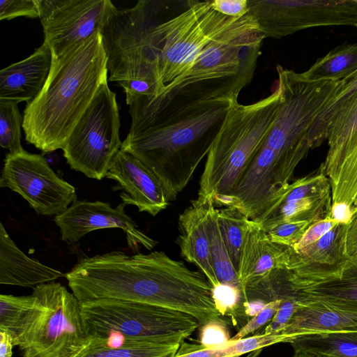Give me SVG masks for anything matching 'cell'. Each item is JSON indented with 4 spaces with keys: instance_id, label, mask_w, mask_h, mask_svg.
Returning a JSON list of instances; mask_svg holds the SVG:
<instances>
[{
    "instance_id": "6da1fadb",
    "label": "cell",
    "mask_w": 357,
    "mask_h": 357,
    "mask_svg": "<svg viewBox=\"0 0 357 357\" xmlns=\"http://www.w3.org/2000/svg\"><path fill=\"white\" fill-rule=\"evenodd\" d=\"M167 3L139 0L132 8H117L102 32L108 79L123 89L128 103L161 95L189 70L211 40L239 18L218 13L212 1L194 0L167 18Z\"/></svg>"
},
{
    "instance_id": "7a4b0ae2",
    "label": "cell",
    "mask_w": 357,
    "mask_h": 357,
    "mask_svg": "<svg viewBox=\"0 0 357 357\" xmlns=\"http://www.w3.org/2000/svg\"><path fill=\"white\" fill-rule=\"evenodd\" d=\"M238 94L233 81L219 79L140 96L129 105L131 126L121 149L141 160L174 201L208 153Z\"/></svg>"
},
{
    "instance_id": "3957f363",
    "label": "cell",
    "mask_w": 357,
    "mask_h": 357,
    "mask_svg": "<svg viewBox=\"0 0 357 357\" xmlns=\"http://www.w3.org/2000/svg\"><path fill=\"white\" fill-rule=\"evenodd\" d=\"M107 74L101 33L52 60L42 90L24 111L26 141L43 153L63 149Z\"/></svg>"
},
{
    "instance_id": "277c9868",
    "label": "cell",
    "mask_w": 357,
    "mask_h": 357,
    "mask_svg": "<svg viewBox=\"0 0 357 357\" xmlns=\"http://www.w3.org/2000/svg\"><path fill=\"white\" fill-rule=\"evenodd\" d=\"M279 102L276 88L257 102L234 105L206 155L197 203L227 206L238 180L270 130Z\"/></svg>"
},
{
    "instance_id": "5b68a950",
    "label": "cell",
    "mask_w": 357,
    "mask_h": 357,
    "mask_svg": "<svg viewBox=\"0 0 357 357\" xmlns=\"http://www.w3.org/2000/svg\"><path fill=\"white\" fill-rule=\"evenodd\" d=\"M89 345L116 348L181 344L200 327L193 316L158 305L116 299L81 303Z\"/></svg>"
},
{
    "instance_id": "8992f818",
    "label": "cell",
    "mask_w": 357,
    "mask_h": 357,
    "mask_svg": "<svg viewBox=\"0 0 357 357\" xmlns=\"http://www.w3.org/2000/svg\"><path fill=\"white\" fill-rule=\"evenodd\" d=\"M31 295L15 340L22 357H78L90 340L75 296L54 282L35 287Z\"/></svg>"
},
{
    "instance_id": "52a82bcc",
    "label": "cell",
    "mask_w": 357,
    "mask_h": 357,
    "mask_svg": "<svg viewBox=\"0 0 357 357\" xmlns=\"http://www.w3.org/2000/svg\"><path fill=\"white\" fill-rule=\"evenodd\" d=\"M280 102L262 145L287 159L301 160L311 149L308 134L341 80L309 82L277 66Z\"/></svg>"
},
{
    "instance_id": "ba28073f",
    "label": "cell",
    "mask_w": 357,
    "mask_h": 357,
    "mask_svg": "<svg viewBox=\"0 0 357 357\" xmlns=\"http://www.w3.org/2000/svg\"><path fill=\"white\" fill-rule=\"evenodd\" d=\"M120 118L116 94L107 78L99 86L63 149V155L75 171L100 180L106 177L121 149Z\"/></svg>"
},
{
    "instance_id": "9c48e42d",
    "label": "cell",
    "mask_w": 357,
    "mask_h": 357,
    "mask_svg": "<svg viewBox=\"0 0 357 357\" xmlns=\"http://www.w3.org/2000/svg\"><path fill=\"white\" fill-rule=\"evenodd\" d=\"M264 38L256 20L247 13L211 40L189 70L166 86L164 91L197 82L231 79L243 89L253 77Z\"/></svg>"
},
{
    "instance_id": "30bf717a",
    "label": "cell",
    "mask_w": 357,
    "mask_h": 357,
    "mask_svg": "<svg viewBox=\"0 0 357 357\" xmlns=\"http://www.w3.org/2000/svg\"><path fill=\"white\" fill-rule=\"evenodd\" d=\"M264 38H281L314 27L357 25V0H248Z\"/></svg>"
},
{
    "instance_id": "8fae6325",
    "label": "cell",
    "mask_w": 357,
    "mask_h": 357,
    "mask_svg": "<svg viewBox=\"0 0 357 357\" xmlns=\"http://www.w3.org/2000/svg\"><path fill=\"white\" fill-rule=\"evenodd\" d=\"M52 60L104 28L116 10L109 0H36Z\"/></svg>"
},
{
    "instance_id": "7c38bea8",
    "label": "cell",
    "mask_w": 357,
    "mask_h": 357,
    "mask_svg": "<svg viewBox=\"0 0 357 357\" xmlns=\"http://www.w3.org/2000/svg\"><path fill=\"white\" fill-rule=\"evenodd\" d=\"M0 186L20 195L43 215H56L77 200L75 188L59 177L43 155L26 151L6 155Z\"/></svg>"
},
{
    "instance_id": "4fadbf2b",
    "label": "cell",
    "mask_w": 357,
    "mask_h": 357,
    "mask_svg": "<svg viewBox=\"0 0 357 357\" xmlns=\"http://www.w3.org/2000/svg\"><path fill=\"white\" fill-rule=\"evenodd\" d=\"M125 206L121 203L112 208L108 202L76 200L56 215L54 222L64 241L77 242L96 229L120 228L125 232L128 245L133 251L141 246L148 250H152L158 242L139 228L125 213Z\"/></svg>"
},
{
    "instance_id": "5bb4252c",
    "label": "cell",
    "mask_w": 357,
    "mask_h": 357,
    "mask_svg": "<svg viewBox=\"0 0 357 357\" xmlns=\"http://www.w3.org/2000/svg\"><path fill=\"white\" fill-rule=\"evenodd\" d=\"M106 177L116 181V190L125 205L155 216L169 204L167 193L155 174L137 158L120 149Z\"/></svg>"
},
{
    "instance_id": "9a60e30c",
    "label": "cell",
    "mask_w": 357,
    "mask_h": 357,
    "mask_svg": "<svg viewBox=\"0 0 357 357\" xmlns=\"http://www.w3.org/2000/svg\"><path fill=\"white\" fill-rule=\"evenodd\" d=\"M357 332V308L335 302L303 299L289 323L279 333L287 338L307 334Z\"/></svg>"
},
{
    "instance_id": "2e32d148",
    "label": "cell",
    "mask_w": 357,
    "mask_h": 357,
    "mask_svg": "<svg viewBox=\"0 0 357 357\" xmlns=\"http://www.w3.org/2000/svg\"><path fill=\"white\" fill-rule=\"evenodd\" d=\"M51 66V51L43 42L27 58L0 71V99L32 101L42 90Z\"/></svg>"
},
{
    "instance_id": "e0dca14e",
    "label": "cell",
    "mask_w": 357,
    "mask_h": 357,
    "mask_svg": "<svg viewBox=\"0 0 357 357\" xmlns=\"http://www.w3.org/2000/svg\"><path fill=\"white\" fill-rule=\"evenodd\" d=\"M288 248L273 242L268 233L252 220L245 236L237 271L242 291L248 284L275 269H287Z\"/></svg>"
},
{
    "instance_id": "ac0fdd59",
    "label": "cell",
    "mask_w": 357,
    "mask_h": 357,
    "mask_svg": "<svg viewBox=\"0 0 357 357\" xmlns=\"http://www.w3.org/2000/svg\"><path fill=\"white\" fill-rule=\"evenodd\" d=\"M205 210L206 204H199L195 199L191 201L190 205L178 216L179 235L176 243L182 257L197 266L215 288L221 284L211 263L205 226Z\"/></svg>"
},
{
    "instance_id": "d6986e66",
    "label": "cell",
    "mask_w": 357,
    "mask_h": 357,
    "mask_svg": "<svg viewBox=\"0 0 357 357\" xmlns=\"http://www.w3.org/2000/svg\"><path fill=\"white\" fill-rule=\"evenodd\" d=\"M63 276V273L28 257L0 224L1 284L35 287Z\"/></svg>"
},
{
    "instance_id": "ffe728a7",
    "label": "cell",
    "mask_w": 357,
    "mask_h": 357,
    "mask_svg": "<svg viewBox=\"0 0 357 357\" xmlns=\"http://www.w3.org/2000/svg\"><path fill=\"white\" fill-rule=\"evenodd\" d=\"M331 205V193L291 201L275 197L254 221L266 232L289 221L307 220L314 223L328 216Z\"/></svg>"
},
{
    "instance_id": "44dd1931",
    "label": "cell",
    "mask_w": 357,
    "mask_h": 357,
    "mask_svg": "<svg viewBox=\"0 0 357 357\" xmlns=\"http://www.w3.org/2000/svg\"><path fill=\"white\" fill-rule=\"evenodd\" d=\"M294 290L298 301L321 300L357 308V257H349L337 275Z\"/></svg>"
},
{
    "instance_id": "7402d4cb",
    "label": "cell",
    "mask_w": 357,
    "mask_h": 357,
    "mask_svg": "<svg viewBox=\"0 0 357 357\" xmlns=\"http://www.w3.org/2000/svg\"><path fill=\"white\" fill-rule=\"evenodd\" d=\"M357 135V93L337 115L331 126L328 149L319 167L328 178L335 172L349 145Z\"/></svg>"
},
{
    "instance_id": "603a6c76",
    "label": "cell",
    "mask_w": 357,
    "mask_h": 357,
    "mask_svg": "<svg viewBox=\"0 0 357 357\" xmlns=\"http://www.w3.org/2000/svg\"><path fill=\"white\" fill-rule=\"evenodd\" d=\"M289 343L295 352L315 357H357V332L354 331L303 335Z\"/></svg>"
},
{
    "instance_id": "cb8c5ba5",
    "label": "cell",
    "mask_w": 357,
    "mask_h": 357,
    "mask_svg": "<svg viewBox=\"0 0 357 357\" xmlns=\"http://www.w3.org/2000/svg\"><path fill=\"white\" fill-rule=\"evenodd\" d=\"M218 209L213 202L206 204L205 226L214 272L220 284L229 285L242 292L237 272L229 257L222 236L218 219Z\"/></svg>"
},
{
    "instance_id": "d4e9b609",
    "label": "cell",
    "mask_w": 357,
    "mask_h": 357,
    "mask_svg": "<svg viewBox=\"0 0 357 357\" xmlns=\"http://www.w3.org/2000/svg\"><path fill=\"white\" fill-rule=\"evenodd\" d=\"M357 72V43L340 45L319 58L301 77L309 82L343 79Z\"/></svg>"
},
{
    "instance_id": "484cf974",
    "label": "cell",
    "mask_w": 357,
    "mask_h": 357,
    "mask_svg": "<svg viewBox=\"0 0 357 357\" xmlns=\"http://www.w3.org/2000/svg\"><path fill=\"white\" fill-rule=\"evenodd\" d=\"M356 93L357 72L341 79L333 96L313 123L308 134L311 149L320 146L327 139L329 128L335 117Z\"/></svg>"
},
{
    "instance_id": "4316f807",
    "label": "cell",
    "mask_w": 357,
    "mask_h": 357,
    "mask_svg": "<svg viewBox=\"0 0 357 357\" xmlns=\"http://www.w3.org/2000/svg\"><path fill=\"white\" fill-rule=\"evenodd\" d=\"M328 180L332 204L344 202L352 206L357 197V138L348 147Z\"/></svg>"
},
{
    "instance_id": "83f0119b",
    "label": "cell",
    "mask_w": 357,
    "mask_h": 357,
    "mask_svg": "<svg viewBox=\"0 0 357 357\" xmlns=\"http://www.w3.org/2000/svg\"><path fill=\"white\" fill-rule=\"evenodd\" d=\"M218 219L222 238L237 272L245 236L252 220L239 210L231 207L218 209Z\"/></svg>"
},
{
    "instance_id": "f1b7e54d",
    "label": "cell",
    "mask_w": 357,
    "mask_h": 357,
    "mask_svg": "<svg viewBox=\"0 0 357 357\" xmlns=\"http://www.w3.org/2000/svg\"><path fill=\"white\" fill-rule=\"evenodd\" d=\"M180 344H143L116 348L89 344L78 357H174Z\"/></svg>"
},
{
    "instance_id": "f546056e",
    "label": "cell",
    "mask_w": 357,
    "mask_h": 357,
    "mask_svg": "<svg viewBox=\"0 0 357 357\" xmlns=\"http://www.w3.org/2000/svg\"><path fill=\"white\" fill-rule=\"evenodd\" d=\"M15 101L0 99V145L9 153L24 151L21 144L23 117Z\"/></svg>"
},
{
    "instance_id": "4dcf8cb0",
    "label": "cell",
    "mask_w": 357,
    "mask_h": 357,
    "mask_svg": "<svg viewBox=\"0 0 357 357\" xmlns=\"http://www.w3.org/2000/svg\"><path fill=\"white\" fill-rule=\"evenodd\" d=\"M33 302L32 295H0V330L8 332L15 346L16 337L22 320Z\"/></svg>"
},
{
    "instance_id": "1f68e13d",
    "label": "cell",
    "mask_w": 357,
    "mask_h": 357,
    "mask_svg": "<svg viewBox=\"0 0 357 357\" xmlns=\"http://www.w3.org/2000/svg\"><path fill=\"white\" fill-rule=\"evenodd\" d=\"M216 307L222 317H229L236 324L245 314L242 292L233 287L220 284L213 288Z\"/></svg>"
},
{
    "instance_id": "d6a6232c",
    "label": "cell",
    "mask_w": 357,
    "mask_h": 357,
    "mask_svg": "<svg viewBox=\"0 0 357 357\" xmlns=\"http://www.w3.org/2000/svg\"><path fill=\"white\" fill-rule=\"evenodd\" d=\"M228 321L222 317L212 319L200 326L199 341L205 349L228 347L231 343Z\"/></svg>"
},
{
    "instance_id": "836d02e7",
    "label": "cell",
    "mask_w": 357,
    "mask_h": 357,
    "mask_svg": "<svg viewBox=\"0 0 357 357\" xmlns=\"http://www.w3.org/2000/svg\"><path fill=\"white\" fill-rule=\"evenodd\" d=\"M312 224L307 220L286 222L271 229L267 233L273 242L291 248L301 239Z\"/></svg>"
},
{
    "instance_id": "e575fe53",
    "label": "cell",
    "mask_w": 357,
    "mask_h": 357,
    "mask_svg": "<svg viewBox=\"0 0 357 357\" xmlns=\"http://www.w3.org/2000/svg\"><path fill=\"white\" fill-rule=\"evenodd\" d=\"M299 301L296 292L282 298V303L269 324L257 334L279 333L289 323L298 307Z\"/></svg>"
},
{
    "instance_id": "d590c367",
    "label": "cell",
    "mask_w": 357,
    "mask_h": 357,
    "mask_svg": "<svg viewBox=\"0 0 357 357\" xmlns=\"http://www.w3.org/2000/svg\"><path fill=\"white\" fill-rule=\"evenodd\" d=\"M279 342H287L286 336L280 333L256 334L234 341V347L236 357H239L244 354Z\"/></svg>"
},
{
    "instance_id": "8d00e7d4",
    "label": "cell",
    "mask_w": 357,
    "mask_h": 357,
    "mask_svg": "<svg viewBox=\"0 0 357 357\" xmlns=\"http://www.w3.org/2000/svg\"><path fill=\"white\" fill-rule=\"evenodd\" d=\"M18 17H39L36 0H1L0 20H11Z\"/></svg>"
},
{
    "instance_id": "74e56055",
    "label": "cell",
    "mask_w": 357,
    "mask_h": 357,
    "mask_svg": "<svg viewBox=\"0 0 357 357\" xmlns=\"http://www.w3.org/2000/svg\"><path fill=\"white\" fill-rule=\"evenodd\" d=\"M282 299H276L265 304L263 307L254 315L231 340L236 341L244 338L246 335L257 331L266 323L270 322L276 314Z\"/></svg>"
},
{
    "instance_id": "f35d334b",
    "label": "cell",
    "mask_w": 357,
    "mask_h": 357,
    "mask_svg": "<svg viewBox=\"0 0 357 357\" xmlns=\"http://www.w3.org/2000/svg\"><path fill=\"white\" fill-rule=\"evenodd\" d=\"M231 341L228 347L217 349H205L201 344H188L183 341L174 357H236L234 341Z\"/></svg>"
},
{
    "instance_id": "ab89813d",
    "label": "cell",
    "mask_w": 357,
    "mask_h": 357,
    "mask_svg": "<svg viewBox=\"0 0 357 357\" xmlns=\"http://www.w3.org/2000/svg\"><path fill=\"white\" fill-rule=\"evenodd\" d=\"M337 224L329 216L312 223L305 231L301 239L290 248L298 251L318 241Z\"/></svg>"
},
{
    "instance_id": "60d3db41",
    "label": "cell",
    "mask_w": 357,
    "mask_h": 357,
    "mask_svg": "<svg viewBox=\"0 0 357 357\" xmlns=\"http://www.w3.org/2000/svg\"><path fill=\"white\" fill-rule=\"evenodd\" d=\"M212 6L224 15L241 17L248 11V0H212Z\"/></svg>"
},
{
    "instance_id": "b9f144b4",
    "label": "cell",
    "mask_w": 357,
    "mask_h": 357,
    "mask_svg": "<svg viewBox=\"0 0 357 357\" xmlns=\"http://www.w3.org/2000/svg\"><path fill=\"white\" fill-rule=\"evenodd\" d=\"M328 216L339 224L349 225L351 222V206L344 202L332 204Z\"/></svg>"
},
{
    "instance_id": "7bdbcfd3",
    "label": "cell",
    "mask_w": 357,
    "mask_h": 357,
    "mask_svg": "<svg viewBox=\"0 0 357 357\" xmlns=\"http://www.w3.org/2000/svg\"><path fill=\"white\" fill-rule=\"evenodd\" d=\"M346 253L349 257L357 253V222L348 225L346 234Z\"/></svg>"
},
{
    "instance_id": "ee69618b",
    "label": "cell",
    "mask_w": 357,
    "mask_h": 357,
    "mask_svg": "<svg viewBox=\"0 0 357 357\" xmlns=\"http://www.w3.org/2000/svg\"><path fill=\"white\" fill-rule=\"evenodd\" d=\"M15 347L11 335L0 330V357H13V349Z\"/></svg>"
},
{
    "instance_id": "f6af8a7d",
    "label": "cell",
    "mask_w": 357,
    "mask_h": 357,
    "mask_svg": "<svg viewBox=\"0 0 357 357\" xmlns=\"http://www.w3.org/2000/svg\"><path fill=\"white\" fill-rule=\"evenodd\" d=\"M262 351V349H259L255 351H252L245 356V357H259Z\"/></svg>"
},
{
    "instance_id": "bcb514c9",
    "label": "cell",
    "mask_w": 357,
    "mask_h": 357,
    "mask_svg": "<svg viewBox=\"0 0 357 357\" xmlns=\"http://www.w3.org/2000/svg\"><path fill=\"white\" fill-rule=\"evenodd\" d=\"M292 357H315L308 354L303 352H295Z\"/></svg>"
},
{
    "instance_id": "7dc6e473",
    "label": "cell",
    "mask_w": 357,
    "mask_h": 357,
    "mask_svg": "<svg viewBox=\"0 0 357 357\" xmlns=\"http://www.w3.org/2000/svg\"><path fill=\"white\" fill-rule=\"evenodd\" d=\"M353 211V215L357 211V197L351 206Z\"/></svg>"
},
{
    "instance_id": "c3c4849f",
    "label": "cell",
    "mask_w": 357,
    "mask_h": 357,
    "mask_svg": "<svg viewBox=\"0 0 357 357\" xmlns=\"http://www.w3.org/2000/svg\"><path fill=\"white\" fill-rule=\"evenodd\" d=\"M351 222H357V211L353 215L352 220H351Z\"/></svg>"
},
{
    "instance_id": "681fc988",
    "label": "cell",
    "mask_w": 357,
    "mask_h": 357,
    "mask_svg": "<svg viewBox=\"0 0 357 357\" xmlns=\"http://www.w3.org/2000/svg\"><path fill=\"white\" fill-rule=\"evenodd\" d=\"M354 257H357V253Z\"/></svg>"
},
{
    "instance_id": "f907efd6",
    "label": "cell",
    "mask_w": 357,
    "mask_h": 357,
    "mask_svg": "<svg viewBox=\"0 0 357 357\" xmlns=\"http://www.w3.org/2000/svg\"><path fill=\"white\" fill-rule=\"evenodd\" d=\"M356 27L357 28V25L356 26Z\"/></svg>"
}]
</instances>
